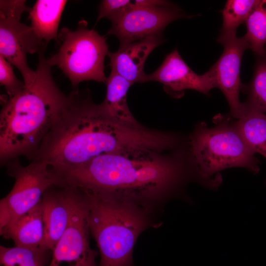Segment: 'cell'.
I'll use <instances>...</instances> for the list:
<instances>
[{"label":"cell","instance_id":"4","mask_svg":"<svg viewBox=\"0 0 266 266\" xmlns=\"http://www.w3.org/2000/svg\"><path fill=\"white\" fill-rule=\"evenodd\" d=\"M83 190L88 199L90 232L100 255L99 266H132L135 243L150 224L149 209L108 194Z\"/></svg>","mask_w":266,"mask_h":266},{"label":"cell","instance_id":"23","mask_svg":"<svg viewBox=\"0 0 266 266\" xmlns=\"http://www.w3.org/2000/svg\"><path fill=\"white\" fill-rule=\"evenodd\" d=\"M0 83L4 87L8 98L19 94L25 86L24 81H21L16 76L12 65L0 55Z\"/></svg>","mask_w":266,"mask_h":266},{"label":"cell","instance_id":"21","mask_svg":"<svg viewBox=\"0 0 266 266\" xmlns=\"http://www.w3.org/2000/svg\"><path fill=\"white\" fill-rule=\"evenodd\" d=\"M259 0H229L222 13L223 25L220 35H236L238 26L245 21Z\"/></svg>","mask_w":266,"mask_h":266},{"label":"cell","instance_id":"17","mask_svg":"<svg viewBox=\"0 0 266 266\" xmlns=\"http://www.w3.org/2000/svg\"><path fill=\"white\" fill-rule=\"evenodd\" d=\"M67 0H38L29 11L31 27L46 44L57 40L58 27Z\"/></svg>","mask_w":266,"mask_h":266},{"label":"cell","instance_id":"13","mask_svg":"<svg viewBox=\"0 0 266 266\" xmlns=\"http://www.w3.org/2000/svg\"><path fill=\"white\" fill-rule=\"evenodd\" d=\"M158 82L171 96L181 97L186 90H194L204 94L216 87L212 67L205 73L199 75L185 62L177 49L166 55L160 66L153 72L146 74L144 82Z\"/></svg>","mask_w":266,"mask_h":266},{"label":"cell","instance_id":"1","mask_svg":"<svg viewBox=\"0 0 266 266\" xmlns=\"http://www.w3.org/2000/svg\"><path fill=\"white\" fill-rule=\"evenodd\" d=\"M68 95L64 109L32 160L46 164L54 173L75 168L104 154L157 151L162 147L160 132L119 123L101 103L92 101L88 90L72 91Z\"/></svg>","mask_w":266,"mask_h":266},{"label":"cell","instance_id":"16","mask_svg":"<svg viewBox=\"0 0 266 266\" xmlns=\"http://www.w3.org/2000/svg\"><path fill=\"white\" fill-rule=\"evenodd\" d=\"M106 93L102 106L107 113L115 121L124 126L141 128L135 120L127 102V94L132 84L126 79L111 71L105 83Z\"/></svg>","mask_w":266,"mask_h":266},{"label":"cell","instance_id":"15","mask_svg":"<svg viewBox=\"0 0 266 266\" xmlns=\"http://www.w3.org/2000/svg\"><path fill=\"white\" fill-rule=\"evenodd\" d=\"M0 234L5 239L12 240L15 246L31 248L40 247L44 237L42 200L1 232Z\"/></svg>","mask_w":266,"mask_h":266},{"label":"cell","instance_id":"19","mask_svg":"<svg viewBox=\"0 0 266 266\" xmlns=\"http://www.w3.org/2000/svg\"><path fill=\"white\" fill-rule=\"evenodd\" d=\"M52 252L41 247L0 246L1 266H45Z\"/></svg>","mask_w":266,"mask_h":266},{"label":"cell","instance_id":"14","mask_svg":"<svg viewBox=\"0 0 266 266\" xmlns=\"http://www.w3.org/2000/svg\"><path fill=\"white\" fill-rule=\"evenodd\" d=\"M165 42L162 34L151 36L120 45L116 52H109L111 71L120 75L132 85L143 83L146 74L144 66L146 59L157 47Z\"/></svg>","mask_w":266,"mask_h":266},{"label":"cell","instance_id":"8","mask_svg":"<svg viewBox=\"0 0 266 266\" xmlns=\"http://www.w3.org/2000/svg\"><path fill=\"white\" fill-rule=\"evenodd\" d=\"M30 9L26 0H0V55L19 70L25 84L35 73L28 65L27 54L45 50L46 45L31 26L20 22L23 13Z\"/></svg>","mask_w":266,"mask_h":266},{"label":"cell","instance_id":"22","mask_svg":"<svg viewBox=\"0 0 266 266\" xmlns=\"http://www.w3.org/2000/svg\"><path fill=\"white\" fill-rule=\"evenodd\" d=\"M246 90L248 98L243 103L245 112L253 111L266 114V60L257 64Z\"/></svg>","mask_w":266,"mask_h":266},{"label":"cell","instance_id":"5","mask_svg":"<svg viewBox=\"0 0 266 266\" xmlns=\"http://www.w3.org/2000/svg\"><path fill=\"white\" fill-rule=\"evenodd\" d=\"M214 126L198 125L189 138V160L196 180L203 187L217 189L221 184L219 171L234 167L259 172L260 161L230 117L218 115Z\"/></svg>","mask_w":266,"mask_h":266},{"label":"cell","instance_id":"12","mask_svg":"<svg viewBox=\"0 0 266 266\" xmlns=\"http://www.w3.org/2000/svg\"><path fill=\"white\" fill-rule=\"evenodd\" d=\"M218 42L224 47L223 52L217 61L211 67L214 71L216 87L224 94L230 108L232 117L237 119L245 114L243 103L239 99L243 85L240 77L242 56L249 49L243 37L219 35Z\"/></svg>","mask_w":266,"mask_h":266},{"label":"cell","instance_id":"6","mask_svg":"<svg viewBox=\"0 0 266 266\" xmlns=\"http://www.w3.org/2000/svg\"><path fill=\"white\" fill-rule=\"evenodd\" d=\"M56 53L47 59L50 66H57L69 80L72 91L84 81L106 83L104 61L109 52L106 39L87 22H79L76 30L62 28L56 41Z\"/></svg>","mask_w":266,"mask_h":266},{"label":"cell","instance_id":"10","mask_svg":"<svg viewBox=\"0 0 266 266\" xmlns=\"http://www.w3.org/2000/svg\"><path fill=\"white\" fill-rule=\"evenodd\" d=\"M87 196L84 192L69 225L52 250L48 266H97L98 252L91 249L89 242Z\"/></svg>","mask_w":266,"mask_h":266},{"label":"cell","instance_id":"11","mask_svg":"<svg viewBox=\"0 0 266 266\" xmlns=\"http://www.w3.org/2000/svg\"><path fill=\"white\" fill-rule=\"evenodd\" d=\"M84 192L74 186L56 184L43 194L44 237L41 247L53 250L69 225Z\"/></svg>","mask_w":266,"mask_h":266},{"label":"cell","instance_id":"18","mask_svg":"<svg viewBox=\"0 0 266 266\" xmlns=\"http://www.w3.org/2000/svg\"><path fill=\"white\" fill-rule=\"evenodd\" d=\"M235 124L253 151L266 158V114L247 111Z\"/></svg>","mask_w":266,"mask_h":266},{"label":"cell","instance_id":"24","mask_svg":"<svg viewBox=\"0 0 266 266\" xmlns=\"http://www.w3.org/2000/svg\"><path fill=\"white\" fill-rule=\"evenodd\" d=\"M129 0H103L100 3L97 22L106 18L111 22L122 15L132 5Z\"/></svg>","mask_w":266,"mask_h":266},{"label":"cell","instance_id":"20","mask_svg":"<svg viewBox=\"0 0 266 266\" xmlns=\"http://www.w3.org/2000/svg\"><path fill=\"white\" fill-rule=\"evenodd\" d=\"M247 32L243 37L249 49L264 56L266 45V0H260L247 18Z\"/></svg>","mask_w":266,"mask_h":266},{"label":"cell","instance_id":"2","mask_svg":"<svg viewBox=\"0 0 266 266\" xmlns=\"http://www.w3.org/2000/svg\"><path fill=\"white\" fill-rule=\"evenodd\" d=\"M186 175L180 156L137 152L102 155L56 176L59 184L108 194L149 209L177 189Z\"/></svg>","mask_w":266,"mask_h":266},{"label":"cell","instance_id":"3","mask_svg":"<svg viewBox=\"0 0 266 266\" xmlns=\"http://www.w3.org/2000/svg\"><path fill=\"white\" fill-rule=\"evenodd\" d=\"M45 51L32 81L16 96L5 100L0 112V162L24 157L30 162L64 109L68 95L55 83Z\"/></svg>","mask_w":266,"mask_h":266},{"label":"cell","instance_id":"25","mask_svg":"<svg viewBox=\"0 0 266 266\" xmlns=\"http://www.w3.org/2000/svg\"><path fill=\"white\" fill-rule=\"evenodd\" d=\"M133 1L134 5L146 7L167 6L173 4L168 1L161 0H136Z\"/></svg>","mask_w":266,"mask_h":266},{"label":"cell","instance_id":"9","mask_svg":"<svg viewBox=\"0 0 266 266\" xmlns=\"http://www.w3.org/2000/svg\"><path fill=\"white\" fill-rule=\"evenodd\" d=\"M174 4L162 7L132 6L122 15L111 22L107 34L115 35L120 45L162 34L165 28L173 21L189 18Z\"/></svg>","mask_w":266,"mask_h":266},{"label":"cell","instance_id":"7","mask_svg":"<svg viewBox=\"0 0 266 266\" xmlns=\"http://www.w3.org/2000/svg\"><path fill=\"white\" fill-rule=\"evenodd\" d=\"M5 166L7 174L15 182L0 200V233L36 205L44 193L57 183L55 174L43 163L32 161L24 166L15 159Z\"/></svg>","mask_w":266,"mask_h":266}]
</instances>
